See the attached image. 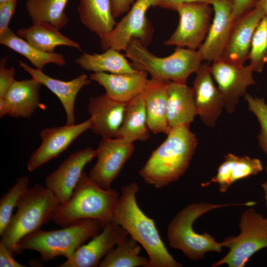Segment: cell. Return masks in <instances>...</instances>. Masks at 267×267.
<instances>
[{"label":"cell","mask_w":267,"mask_h":267,"mask_svg":"<svg viewBox=\"0 0 267 267\" xmlns=\"http://www.w3.org/2000/svg\"><path fill=\"white\" fill-rule=\"evenodd\" d=\"M193 2L210 3L209 0H158L157 6L176 11L182 4Z\"/></svg>","instance_id":"b9f144b4"},{"label":"cell","mask_w":267,"mask_h":267,"mask_svg":"<svg viewBox=\"0 0 267 267\" xmlns=\"http://www.w3.org/2000/svg\"><path fill=\"white\" fill-rule=\"evenodd\" d=\"M263 170L262 162L258 158L245 156L238 157L235 162L231 173V182L256 175Z\"/></svg>","instance_id":"e575fe53"},{"label":"cell","mask_w":267,"mask_h":267,"mask_svg":"<svg viewBox=\"0 0 267 267\" xmlns=\"http://www.w3.org/2000/svg\"><path fill=\"white\" fill-rule=\"evenodd\" d=\"M258 0H232V16L234 20L252 9Z\"/></svg>","instance_id":"ab89813d"},{"label":"cell","mask_w":267,"mask_h":267,"mask_svg":"<svg viewBox=\"0 0 267 267\" xmlns=\"http://www.w3.org/2000/svg\"><path fill=\"white\" fill-rule=\"evenodd\" d=\"M213 78L224 101V108L231 113L239 98L246 94L247 88L255 84L254 72L249 65H239L222 59L213 62L210 66Z\"/></svg>","instance_id":"4fadbf2b"},{"label":"cell","mask_w":267,"mask_h":267,"mask_svg":"<svg viewBox=\"0 0 267 267\" xmlns=\"http://www.w3.org/2000/svg\"><path fill=\"white\" fill-rule=\"evenodd\" d=\"M210 3L193 2L180 5L177 9L179 23L166 45H176L196 50L204 42L211 25L213 11Z\"/></svg>","instance_id":"30bf717a"},{"label":"cell","mask_w":267,"mask_h":267,"mask_svg":"<svg viewBox=\"0 0 267 267\" xmlns=\"http://www.w3.org/2000/svg\"><path fill=\"white\" fill-rule=\"evenodd\" d=\"M17 0H8L0 4V34L9 27L10 20L14 14Z\"/></svg>","instance_id":"74e56055"},{"label":"cell","mask_w":267,"mask_h":267,"mask_svg":"<svg viewBox=\"0 0 267 267\" xmlns=\"http://www.w3.org/2000/svg\"><path fill=\"white\" fill-rule=\"evenodd\" d=\"M244 97L249 110L256 116L260 123L261 130L257 136L259 144L267 155V104L263 98L254 97L247 93Z\"/></svg>","instance_id":"836d02e7"},{"label":"cell","mask_w":267,"mask_h":267,"mask_svg":"<svg viewBox=\"0 0 267 267\" xmlns=\"http://www.w3.org/2000/svg\"><path fill=\"white\" fill-rule=\"evenodd\" d=\"M248 59L253 72L261 73L267 63V17L264 16L254 33Z\"/></svg>","instance_id":"d6a6232c"},{"label":"cell","mask_w":267,"mask_h":267,"mask_svg":"<svg viewBox=\"0 0 267 267\" xmlns=\"http://www.w3.org/2000/svg\"><path fill=\"white\" fill-rule=\"evenodd\" d=\"M257 2L262 7L265 16L267 17V0H258Z\"/></svg>","instance_id":"7bdbcfd3"},{"label":"cell","mask_w":267,"mask_h":267,"mask_svg":"<svg viewBox=\"0 0 267 267\" xmlns=\"http://www.w3.org/2000/svg\"><path fill=\"white\" fill-rule=\"evenodd\" d=\"M17 35L40 50L53 52L58 46H67L81 50V45L62 34L59 30L50 25L39 23L26 28H20Z\"/></svg>","instance_id":"4316f807"},{"label":"cell","mask_w":267,"mask_h":267,"mask_svg":"<svg viewBox=\"0 0 267 267\" xmlns=\"http://www.w3.org/2000/svg\"><path fill=\"white\" fill-rule=\"evenodd\" d=\"M29 178L27 176L17 178L15 184L4 193L0 200V235H1L13 215L19 200L29 187Z\"/></svg>","instance_id":"1f68e13d"},{"label":"cell","mask_w":267,"mask_h":267,"mask_svg":"<svg viewBox=\"0 0 267 267\" xmlns=\"http://www.w3.org/2000/svg\"><path fill=\"white\" fill-rule=\"evenodd\" d=\"M266 171L267 173V165H266Z\"/></svg>","instance_id":"bcb514c9"},{"label":"cell","mask_w":267,"mask_h":267,"mask_svg":"<svg viewBox=\"0 0 267 267\" xmlns=\"http://www.w3.org/2000/svg\"><path fill=\"white\" fill-rule=\"evenodd\" d=\"M239 156L228 153L224 156V161L218 169L217 174L209 182L204 185L211 183H217L221 192H225L231 185V176L233 165Z\"/></svg>","instance_id":"d590c367"},{"label":"cell","mask_w":267,"mask_h":267,"mask_svg":"<svg viewBox=\"0 0 267 267\" xmlns=\"http://www.w3.org/2000/svg\"><path fill=\"white\" fill-rule=\"evenodd\" d=\"M91 118L78 124L67 125L43 129L40 132L42 143L30 156L28 170L32 172L49 161L58 157L84 132L90 130Z\"/></svg>","instance_id":"7c38bea8"},{"label":"cell","mask_w":267,"mask_h":267,"mask_svg":"<svg viewBox=\"0 0 267 267\" xmlns=\"http://www.w3.org/2000/svg\"><path fill=\"white\" fill-rule=\"evenodd\" d=\"M252 201L245 203L214 204L200 202L190 204L181 209L169 223L167 239L170 246L180 250L187 258L197 261L209 252H222L225 242H218L210 234H200L193 228L195 221L204 214L218 208L230 206H252Z\"/></svg>","instance_id":"277c9868"},{"label":"cell","mask_w":267,"mask_h":267,"mask_svg":"<svg viewBox=\"0 0 267 267\" xmlns=\"http://www.w3.org/2000/svg\"><path fill=\"white\" fill-rule=\"evenodd\" d=\"M147 74L139 70L123 74L99 72L92 73L89 79L101 85L110 98L128 103L143 93L149 81Z\"/></svg>","instance_id":"44dd1931"},{"label":"cell","mask_w":267,"mask_h":267,"mask_svg":"<svg viewBox=\"0 0 267 267\" xmlns=\"http://www.w3.org/2000/svg\"><path fill=\"white\" fill-rule=\"evenodd\" d=\"M129 236L127 232L112 220L87 244L79 247L73 256L59 267H95L117 244Z\"/></svg>","instance_id":"5bb4252c"},{"label":"cell","mask_w":267,"mask_h":267,"mask_svg":"<svg viewBox=\"0 0 267 267\" xmlns=\"http://www.w3.org/2000/svg\"></svg>","instance_id":"7dc6e473"},{"label":"cell","mask_w":267,"mask_h":267,"mask_svg":"<svg viewBox=\"0 0 267 267\" xmlns=\"http://www.w3.org/2000/svg\"><path fill=\"white\" fill-rule=\"evenodd\" d=\"M141 246L129 235L101 261L99 267H150L148 258L140 256Z\"/></svg>","instance_id":"4dcf8cb0"},{"label":"cell","mask_w":267,"mask_h":267,"mask_svg":"<svg viewBox=\"0 0 267 267\" xmlns=\"http://www.w3.org/2000/svg\"><path fill=\"white\" fill-rule=\"evenodd\" d=\"M113 16L115 18L127 12L134 3V0H111Z\"/></svg>","instance_id":"60d3db41"},{"label":"cell","mask_w":267,"mask_h":267,"mask_svg":"<svg viewBox=\"0 0 267 267\" xmlns=\"http://www.w3.org/2000/svg\"><path fill=\"white\" fill-rule=\"evenodd\" d=\"M13 254L1 242H0V267H25L26 266L16 261Z\"/></svg>","instance_id":"f35d334b"},{"label":"cell","mask_w":267,"mask_h":267,"mask_svg":"<svg viewBox=\"0 0 267 267\" xmlns=\"http://www.w3.org/2000/svg\"><path fill=\"white\" fill-rule=\"evenodd\" d=\"M68 1L27 0L25 6L33 24H46L60 30L68 22V17L64 11Z\"/></svg>","instance_id":"f546056e"},{"label":"cell","mask_w":267,"mask_h":267,"mask_svg":"<svg viewBox=\"0 0 267 267\" xmlns=\"http://www.w3.org/2000/svg\"><path fill=\"white\" fill-rule=\"evenodd\" d=\"M95 156V150L91 147L77 151L71 154L56 170L46 177L45 186L54 193L61 204L70 199L84 167Z\"/></svg>","instance_id":"9a60e30c"},{"label":"cell","mask_w":267,"mask_h":267,"mask_svg":"<svg viewBox=\"0 0 267 267\" xmlns=\"http://www.w3.org/2000/svg\"><path fill=\"white\" fill-rule=\"evenodd\" d=\"M8 57L4 56L0 62V99L4 98L7 91L16 81L14 67L6 68Z\"/></svg>","instance_id":"8d00e7d4"},{"label":"cell","mask_w":267,"mask_h":267,"mask_svg":"<svg viewBox=\"0 0 267 267\" xmlns=\"http://www.w3.org/2000/svg\"><path fill=\"white\" fill-rule=\"evenodd\" d=\"M214 18L206 37L198 49L203 60L214 62L221 58L234 22L232 0H210Z\"/></svg>","instance_id":"2e32d148"},{"label":"cell","mask_w":267,"mask_h":267,"mask_svg":"<svg viewBox=\"0 0 267 267\" xmlns=\"http://www.w3.org/2000/svg\"><path fill=\"white\" fill-rule=\"evenodd\" d=\"M261 186L264 190L266 205L267 207V180L264 182V183H263Z\"/></svg>","instance_id":"ee69618b"},{"label":"cell","mask_w":267,"mask_h":267,"mask_svg":"<svg viewBox=\"0 0 267 267\" xmlns=\"http://www.w3.org/2000/svg\"><path fill=\"white\" fill-rule=\"evenodd\" d=\"M240 233L224 239L229 251L212 267H243L259 251L267 248V218L252 208L245 210L239 222Z\"/></svg>","instance_id":"ba28073f"},{"label":"cell","mask_w":267,"mask_h":267,"mask_svg":"<svg viewBox=\"0 0 267 267\" xmlns=\"http://www.w3.org/2000/svg\"><path fill=\"white\" fill-rule=\"evenodd\" d=\"M264 16L262 7L257 1L252 9L236 18L220 59L236 64L244 65L248 58L255 30Z\"/></svg>","instance_id":"ac0fdd59"},{"label":"cell","mask_w":267,"mask_h":267,"mask_svg":"<svg viewBox=\"0 0 267 267\" xmlns=\"http://www.w3.org/2000/svg\"><path fill=\"white\" fill-rule=\"evenodd\" d=\"M139 186L132 182L122 188L112 220L145 250L150 267H181L168 251L154 220L140 208L136 200Z\"/></svg>","instance_id":"6da1fadb"},{"label":"cell","mask_w":267,"mask_h":267,"mask_svg":"<svg viewBox=\"0 0 267 267\" xmlns=\"http://www.w3.org/2000/svg\"><path fill=\"white\" fill-rule=\"evenodd\" d=\"M157 4L158 0H136L112 31L100 39L102 49L125 51L133 39L147 45L151 41L154 30L146 12L151 7L157 6Z\"/></svg>","instance_id":"9c48e42d"},{"label":"cell","mask_w":267,"mask_h":267,"mask_svg":"<svg viewBox=\"0 0 267 267\" xmlns=\"http://www.w3.org/2000/svg\"><path fill=\"white\" fill-rule=\"evenodd\" d=\"M120 194L115 189L101 188L83 171L71 198L60 204L52 221L63 227L89 219L105 224L112 219Z\"/></svg>","instance_id":"3957f363"},{"label":"cell","mask_w":267,"mask_h":267,"mask_svg":"<svg viewBox=\"0 0 267 267\" xmlns=\"http://www.w3.org/2000/svg\"><path fill=\"white\" fill-rule=\"evenodd\" d=\"M125 51V56L136 70L149 74L156 81L186 84L188 77L196 73L203 60L197 50L178 47L166 57H158L136 39L132 40Z\"/></svg>","instance_id":"8992f818"},{"label":"cell","mask_w":267,"mask_h":267,"mask_svg":"<svg viewBox=\"0 0 267 267\" xmlns=\"http://www.w3.org/2000/svg\"><path fill=\"white\" fill-rule=\"evenodd\" d=\"M7 0H0V4L6 2Z\"/></svg>","instance_id":"f6af8a7d"},{"label":"cell","mask_w":267,"mask_h":267,"mask_svg":"<svg viewBox=\"0 0 267 267\" xmlns=\"http://www.w3.org/2000/svg\"><path fill=\"white\" fill-rule=\"evenodd\" d=\"M104 225L100 221L89 219L59 229H40L21 239L18 253L25 250H34L40 254L44 262L60 256L68 259L87 241L99 233Z\"/></svg>","instance_id":"52a82bcc"},{"label":"cell","mask_w":267,"mask_h":267,"mask_svg":"<svg viewBox=\"0 0 267 267\" xmlns=\"http://www.w3.org/2000/svg\"><path fill=\"white\" fill-rule=\"evenodd\" d=\"M126 104L110 98L106 93L91 97L88 106L92 120L90 130L102 138L117 137Z\"/></svg>","instance_id":"d6986e66"},{"label":"cell","mask_w":267,"mask_h":267,"mask_svg":"<svg viewBox=\"0 0 267 267\" xmlns=\"http://www.w3.org/2000/svg\"><path fill=\"white\" fill-rule=\"evenodd\" d=\"M61 203L54 193L45 186L36 184L29 187L20 198L0 242L13 254L18 253L22 238L41 229L52 220Z\"/></svg>","instance_id":"5b68a950"},{"label":"cell","mask_w":267,"mask_h":267,"mask_svg":"<svg viewBox=\"0 0 267 267\" xmlns=\"http://www.w3.org/2000/svg\"><path fill=\"white\" fill-rule=\"evenodd\" d=\"M210 66L208 62L201 64L195 73L192 90L197 115L207 126L213 128L224 108V101L214 84Z\"/></svg>","instance_id":"e0dca14e"},{"label":"cell","mask_w":267,"mask_h":267,"mask_svg":"<svg viewBox=\"0 0 267 267\" xmlns=\"http://www.w3.org/2000/svg\"><path fill=\"white\" fill-rule=\"evenodd\" d=\"M82 69L93 73H130L137 71L120 51L109 48L101 53H84L75 60Z\"/></svg>","instance_id":"83f0119b"},{"label":"cell","mask_w":267,"mask_h":267,"mask_svg":"<svg viewBox=\"0 0 267 267\" xmlns=\"http://www.w3.org/2000/svg\"><path fill=\"white\" fill-rule=\"evenodd\" d=\"M0 43L27 58L37 69L42 70L49 63L60 66L66 64L63 54L40 50L14 34L10 28L0 34Z\"/></svg>","instance_id":"f1b7e54d"},{"label":"cell","mask_w":267,"mask_h":267,"mask_svg":"<svg viewBox=\"0 0 267 267\" xmlns=\"http://www.w3.org/2000/svg\"><path fill=\"white\" fill-rule=\"evenodd\" d=\"M143 94L127 103L123 120L117 137L134 143L150 137Z\"/></svg>","instance_id":"484cf974"},{"label":"cell","mask_w":267,"mask_h":267,"mask_svg":"<svg viewBox=\"0 0 267 267\" xmlns=\"http://www.w3.org/2000/svg\"><path fill=\"white\" fill-rule=\"evenodd\" d=\"M134 149V143L120 138H102L95 149L97 161L89 177L101 188H111Z\"/></svg>","instance_id":"8fae6325"},{"label":"cell","mask_w":267,"mask_h":267,"mask_svg":"<svg viewBox=\"0 0 267 267\" xmlns=\"http://www.w3.org/2000/svg\"><path fill=\"white\" fill-rule=\"evenodd\" d=\"M167 136L139 171L144 181L156 188L177 181L185 174L198 143L189 126L172 128Z\"/></svg>","instance_id":"7a4b0ae2"},{"label":"cell","mask_w":267,"mask_h":267,"mask_svg":"<svg viewBox=\"0 0 267 267\" xmlns=\"http://www.w3.org/2000/svg\"><path fill=\"white\" fill-rule=\"evenodd\" d=\"M41 85L32 78L16 80L3 98L7 106L8 115L12 118H30L38 108H44L40 103Z\"/></svg>","instance_id":"7402d4cb"},{"label":"cell","mask_w":267,"mask_h":267,"mask_svg":"<svg viewBox=\"0 0 267 267\" xmlns=\"http://www.w3.org/2000/svg\"><path fill=\"white\" fill-rule=\"evenodd\" d=\"M168 81L149 79L143 93L149 130L155 134L167 135L171 129L167 116Z\"/></svg>","instance_id":"cb8c5ba5"},{"label":"cell","mask_w":267,"mask_h":267,"mask_svg":"<svg viewBox=\"0 0 267 267\" xmlns=\"http://www.w3.org/2000/svg\"><path fill=\"white\" fill-rule=\"evenodd\" d=\"M197 115L192 88L186 84L169 82L167 87V116L170 129L189 126Z\"/></svg>","instance_id":"603a6c76"},{"label":"cell","mask_w":267,"mask_h":267,"mask_svg":"<svg viewBox=\"0 0 267 267\" xmlns=\"http://www.w3.org/2000/svg\"><path fill=\"white\" fill-rule=\"evenodd\" d=\"M19 63L32 79L46 87L59 98L65 111L66 124H75V100L81 89L90 83L88 76L83 74L70 81H64L52 78L42 70L33 68L22 61H19Z\"/></svg>","instance_id":"ffe728a7"},{"label":"cell","mask_w":267,"mask_h":267,"mask_svg":"<svg viewBox=\"0 0 267 267\" xmlns=\"http://www.w3.org/2000/svg\"><path fill=\"white\" fill-rule=\"evenodd\" d=\"M78 12L81 22L100 39L117 24L111 0H79Z\"/></svg>","instance_id":"d4e9b609"}]
</instances>
